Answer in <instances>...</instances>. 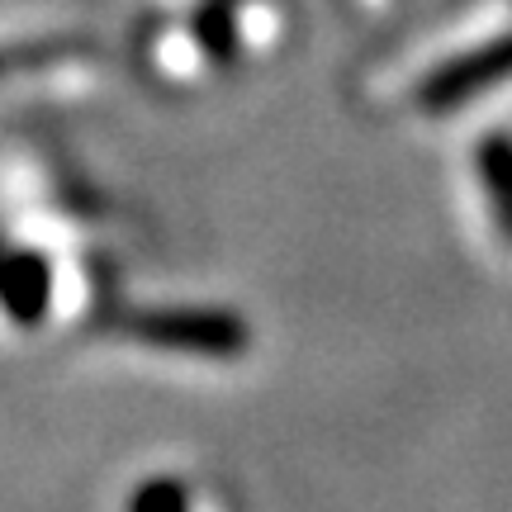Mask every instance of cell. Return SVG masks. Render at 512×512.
<instances>
[{
	"label": "cell",
	"instance_id": "obj_1",
	"mask_svg": "<svg viewBox=\"0 0 512 512\" xmlns=\"http://www.w3.org/2000/svg\"><path fill=\"white\" fill-rule=\"evenodd\" d=\"M128 337H138L147 347H171V351H195V356H238L252 347V332L233 313L214 309H152L133 313L124 323Z\"/></svg>",
	"mask_w": 512,
	"mask_h": 512
},
{
	"label": "cell",
	"instance_id": "obj_2",
	"mask_svg": "<svg viewBox=\"0 0 512 512\" xmlns=\"http://www.w3.org/2000/svg\"><path fill=\"white\" fill-rule=\"evenodd\" d=\"M512 81V34L494 38V43H484L475 53H460L451 57L446 67L427 76L418 86V105L427 114H446V110H460V105H470L475 95L494 91Z\"/></svg>",
	"mask_w": 512,
	"mask_h": 512
},
{
	"label": "cell",
	"instance_id": "obj_3",
	"mask_svg": "<svg viewBox=\"0 0 512 512\" xmlns=\"http://www.w3.org/2000/svg\"><path fill=\"white\" fill-rule=\"evenodd\" d=\"M0 299H5V309L15 313L19 323H38L43 309H48V299H53V271H48V261L29 252L0 261Z\"/></svg>",
	"mask_w": 512,
	"mask_h": 512
},
{
	"label": "cell",
	"instance_id": "obj_4",
	"mask_svg": "<svg viewBox=\"0 0 512 512\" xmlns=\"http://www.w3.org/2000/svg\"><path fill=\"white\" fill-rule=\"evenodd\" d=\"M479 181L494 204L498 228L512 238V143L508 138H484L479 143Z\"/></svg>",
	"mask_w": 512,
	"mask_h": 512
},
{
	"label": "cell",
	"instance_id": "obj_5",
	"mask_svg": "<svg viewBox=\"0 0 512 512\" xmlns=\"http://www.w3.org/2000/svg\"><path fill=\"white\" fill-rule=\"evenodd\" d=\"M190 34H195V48H200V53H209L214 62H228V57L238 53V43H242V24L233 19L228 0H209V5L195 10Z\"/></svg>",
	"mask_w": 512,
	"mask_h": 512
},
{
	"label": "cell",
	"instance_id": "obj_6",
	"mask_svg": "<svg viewBox=\"0 0 512 512\" xmlns=\"http://www.w3.org/2000/svg\"><path fill=\"white\" fill-rule=\"evenodd\" d=\"M133 508H185V494L176 484H152V489L133 494Z\"/></svg>",
	"mask_w": 512,
	"mask_h": 512
}]
</instances>
